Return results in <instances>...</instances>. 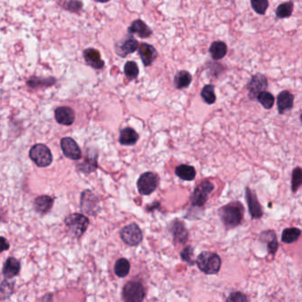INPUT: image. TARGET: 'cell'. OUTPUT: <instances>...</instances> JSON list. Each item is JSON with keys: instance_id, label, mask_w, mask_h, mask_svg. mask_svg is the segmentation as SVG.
<instances>
[{"instance_id": "cell-16", "label": "cell", "mask_w": 302, "mask_h": 302, "mask_svg": "<svg viewBox=\"0 0 302 302\" xmlns=\"http://www.w3.org/2000/svg\"><path fill=\"white\" fill-rule=\"evenodd\" d=\"M246 198L248 201V209L250 212L251 216L253 219H259L262 216V209L260 206V203L258 201L257 197L253 191L247 188L246 189Z\"/></svg>"}, {"instance_id": "cell-31", "label": "cell", "mask_w": 302, "mask_h": 302, "mask_svg": "<svg viewBox=\"0 0 302 302\" xmlns=\"http://www.w3.org/2000/svg\"><path fill=\"white\" fill-rule=\"evenodd\" d=\"M172 232L174 237L179 243H184L186 241L188 234L182 222H177V223L172 225Z\"/></svg>"}, {"instance_id": "cell-41", "label": "cell", "mask_w": 302, "mask_h": 302, "mask_svg": "<svg viewBox=\"0 0 302 302\" xmlns=\"http://www.w3.org/2000/svg\"><path fill=\"white\" fill-rule=\"evenodd\" d=\"M300 121H301L302 122V114L300 115Z\"/></svg>"}, {"instance_id": "cell-14", "label": "cell", "mask_w": 302, "mask_h": 302, "mask_svg": "<svg viewBox=\"0 0 302 302\" xmlns=\"http://www.w3.org/2000/svg\"><path fill=\"white\" fill-rule=\"evenodd\" d=\"M84 59L86 64L97 70H100L105 67V61L101 59L100 51L95 48H87L84 51Z\"/></svg>"}, {"instance_id": "cell-28", "label": "cell", "mask_w": 302, "mask_h": 302, "mask_svg": "<svg viewBox=\"0 0 302 302\" xmlns=\"http://www.w3.org/2000/svg\"><path fill=\"white\" fill-rule=\"evenodd\" d=\"M129 270H130V264L129 260L125 258H121L116 261L115 265V273L116 274V276L119 277H125L126 276H128Z\"/></svg>"}, {"instance_id": "cell-10", "label": "cell", "mask_w": 302, "mask_h": 302, "mask_svg": "<svg viewBox=\"0 0 302 302\" xmlns=\"http://www.w3.org/2000/svg\"><path fill=\"white\" fill-rule=\"evenodd\" d=\"M81 209L90 216H96L97 213L100 210L99 199L94 193L90 191H84L81 197Z\"/></svg>"}, {"instance_id": "cell-34", "label": "cell", "mask_w": 302, "mask_h": 302, "mask_svg": "<svg viewBox=\"0 0 302 302\" xmlns=\"http://www.w3.org/2000/svg\"><path fill=\"white\" fill-rule=\"evenodd\" d=\"M257 100L262 105L264 108L270 109L273 106L275 98L272 94L268 91H261L257 96Z\"/></svg>"}, {"instance_id": "cell-25", "label": "cell", "mask_w": 302, "mask_h": 302, "mask_svg": "<svg viewBox=\"0 0 302 302\" xmlns=\"http://www.w3.org/2000/svg\"><path fill=\"white\" fill-rule=\"evenodd\" d=\"M176 175L182 180L192 181L196 177V171L193 166L180 165L176 168Z\"/></svg>"}, {"instance_id": "cell-36", "label": "cell", "mask_w": 302, "mask_h": 302, "mask_svg": "<svg viewBox=\"0 0 302 302\" xmlns=\"http://www.w3.org/2000/svg\"><path fill=\"white\" fill-rule=\"evenodd\" d=\"M251 5L254 11L259 14H264L269 7L268 0H251Z\"/></svg>"}, {"instance_id": "cell-22", "label": "cell", "mask_w": 302, "mask_h": 302, "mask_svg": "<svg viewBox=\"0 0 302 302\" xmlns=\"http://www.w3.org/2000/svg\"><path fill=\"white\" fill-rule=\"evenodd\" d=\"M138 140V134L131 128H125L120 132L119 141L122 145H135Z\"/></svg>"}, {"instance_id": "cell-6", "label": "cell", "mask_w": 302, "mask_h": 302, "mask_svg": "<svg viewBox=\"0 0 302 302\" xmlns=\"http://www.w3.org/2000/svg\"><path fill=\"white\" fill-rule=\"evenodd\" d=\"M145 292L141 283L130 281L122 290V296L126 301L139 302L145 299Z\"/></svg>"}, {"instance_id": "cell-11", "label": "cell", "mask_w": 302, "mask_h": 302, "mask_svg": "<svg viewBox=\"0 0 302 302\" xmlns=\"http://www.w3.org/2000/svg\"><path fill=\"white\" fill-rule=\"evenodd\" d=\"M267 78L263 74H256L252 77L249 83H248V90L249 92V97L251 100L257 99V96L261 91L267 89Z\"/></svg>"}, {"instance_id": "cell-33", "label": "cell", "mask_w": 302, "mask_h": 302, "mask_svg": "<svg viewBox=\"0 0 302 302\" xmlns=\"http://www.w3.org/2000/svg\"><path fill=\"white\" fill-rule=\"evenodd\" d=\"M293 11V2H287L280 5L276 8V14L277 18L285 19L292 15Z\"/></svg>"}, {"instance_id": "cell-27", "label": "cell", "mask_w": 302, "mask_h": 302, "mask_svg": "<svg viewBox=\"0 0 302 302\" xmlns=\"http://www.w3.org/2000/svg\"><path fill=\"white\" fill-rule=\"evenodd\" d=\"M59 6L72 13H79L83 10L84 4L80 0H59Z\"/></svg>"}, {"instance_id": "cell-15", "label": "cell", "mask_w": 302, "mask_h": 302, "mask_svg": "<svg viewBox=\"0 0 302 302\" xmlns=\"http://www.w3.org/2000/svg\"><path fill=\"white\" fill-rule=\"evenodd\" d=\"M55 120L62 125L69 126L74 123L76 114L74 110L68 106H60L55 109Z\"/></svg>"}, {"instance_id": "cell-23", "label": "cell", "mask_w": 302, "mask_h": 302, "mask_svg": "<svg viewBox=\"0 0 302 302\" xmlns=\"http://www.w3.org/2000/svg\"><path fill=\"white\" fill-rule=\"evenodd\" d=\"M227 45L222 41H216L212 43V45L209 48V52L212 56V58L216 61L222 60L224 58L225 55L227 54Z\"/></svg>"}, {"instance_id": "cell-17", "label": "cell", "mask_w": 302, "mask_h": 302, "mask_svg": "<svg viewBox=\"0 0 302 302\" xmlns=\"http://www.w3.org/2000/svg\"><path fill=\"white\" fill-rule=\"evenodd\" d=\"M128 33L138 35L140 39H148L153 35V31L142 20H136L128 29Z\"/></svg>"}, {"instance_id": "cell-30", "label": "cell", "mask_w": 302, "mask_h": 302, "mask_svg": "<svg viewBox=\"0 0 302 302\" xmlns=\"http://www.w3.org/2000/svg\"><path fill=\"white\" fill-rule=\"evenodd\" d=\"M124 74L129 81L137 79L139 74V68L135 61H128L124 65Z\"/></svg>"}, {"instance_id": "cell-5", "label": "cell", "mask_w": 302, "mask_h": 302, "mask_svg": "<svg viewBox=\"0 0 302 302\" xmlns=\"http://www.w3.org/2000/svg\"><path fill=\"white\" fill-rule=\"evenodd\" d=\"M215 189V185L209 181H204L199 183L193 192L191 200L192 204L195 206H202L205 205L209 199L210 193Z\"/></svg>"}, {"instance_id": "cell-7", "label": "cell", "mask_w": 302, "mask_h": 302, "mask_svg": "<svg viewBox=\"0 0 302 302\" xmlns=\"http://www.w3.org/2000/svg\"><path fill=\"white\" fill-rule=\"evenodd\" d=\"M139 45L140 44L138 40L129 33V35H126L124 39L116 43L115 45V51L116 54L121 58H126L128 55L138 51Z\"/></svg>"}, {"instance_id": "cell-18", "label": "cell", "mask_w": 302, "mask_h": 302, "mask_svg": "<svg viewBox=\"0 0 302 302\" xmlns=\"http://www.w3.org/2000/svg\"><path fill=\"white\" fill-rule=\"evenodd\" d=\"M294 97L288 90H284L277 96V108L281 115L288 112L293 108Z\"/></svg>"}, {"instance_id": "cell-13", "label": "cell", "mask_w": 302, "mask_h": 302, "mask_svg": "<svg viewBox=\"0 0 302 302\" xmlns=\"http://www.w3.org/2000/svg\"><path fill=\"white\" fill-rule=\"evenodd\" d=\"M138 52L145 67L151 66L158 58L157 50L153 45L146 44V43L140 44L139 47H138Z\"/></svg>"}, {"instance_id": "cell-19", "label": "cell", "mask_w": 302, "mask_h": 302, "mask_svg": "<svg viewBox=\"0 0 302 302\" xmlns=\"http://www.w3.org/2000/svg\"><path fill=\"white\" fill-rule=\"evenodd\" d=\"M57 83V79L53 77L50 78H40L32 76L27 80L26 84L31 89H39V88H48L52 87Z\"/></svg>"}, {"instance_id": "cell-37", "label": "cell", "mask_w": 302, "mask_h": 302, "mask_svg": "<svg viewBox=\"0 0 302 302\" xmlns=\"http://www.w3.org/2000/svg\"><path fill=\"white\" fill-rule=\"evenodd\" d=\"M193 249L192 247H187V248H184V249L182 251V253H181V257H182V259H183V260L187 261V262L191 264V265L194 264L193 260Z\"/></svg>"}, {"instance_id": "cell-2", "label": "cell", "mask_w": 302, "mask_h": 302, "mask_svg": "<svg viewBox=\"0 0 302 302\" xmlns=\"http://www.w3.org/2000/svg\"><path fill=\"white\" fill-rule=\"evenodd\" d=\"M196 263L199 270L207 275H215L219 272L222 260L218 254L210 252H203L197 258Z\"/></svg>"}, {"instance_id": "cell-8", "label": "cell", "mask_w": 302, "mask_h": 302, "mask_svg": "<svg viewBox=\"0 0 302 302\" xmlns=\"http://www.w3.org/2000/svg\"><path fill=\"white\" fill-rule=\"evenodd\" d=\"M159 177L153 172H146L142 175L138 180V192L142 195H150L158 186Z\"/></svg>"}, {"instance_id": "cell-12", "label": "cell", "mask_w": 302, "mask_h": 302, "mask_svg": "<svg viewBox=\"0 0 302 302\" xmlns=\"http://www.w3.org/2000/svg\"><path fill=\"white\" fill-rule=\"evenodd\" d=\"M61 149L66 157L74 161H78L82 157V152L77 142L73 138H64L61 139Z\"/></svg>"}, {"instance_id": "cell-38", "label": "cell", "mask_w": 302, "mask_h": 302, "mask_svg": "<svg viewBox=\"0 0 302 302\" xmlns=\"http://www.w3.org/2000/svg\"><path fill=\"white\" fill-rule=\"evenodd\" d=\"M228 301H248L247 297L240 293H232L231 295L229 296Z\"/></svg>"}, {"instance_id": "cell-29", "label": "cell", "mask_w": 302, "mask_h": 302, "mask_svg": "<svg viewBox=\"0 0 302 302\" xmlns=\"http://www.w3.org/2000/svg\"><path fill=\"white\" fill-rule=\"evenodd\" d=\"M300 234H301V232L299 229H286L282 234V241L286 244H291V243L297 241Z\"/></svg>"}, {"instance_id": "cell-32", "label": "cell", "mask_w": 302, "mask_h": 302, "mask_svg": "<svg viewBox=\"0 0 302 302\" xmlns=\"http://www.w3.org/2000/svg\"><path fill=\"white\" fill-rule=\"evenodd\" d=\"M201 98L203 100L209 105L215 103L216 100V94H215V87L212 84H207L204 86L201 90Z\"/></svg>"}, {"instance_id": "cell-21", "label": "cell", "mask_w": 302, "mask_h": 302, "mask_svg": "<svg viewBox=\"0 0 302 302\" xmlns=\"http://www.w3.org/2000/svg\"><path fill=\"white\" fill-rule=\"evenodd\" d=\"M21 265L15 258L10 257L4 264L3 274L6 278H13L19 274Z\"/></svg>"}, {"instance_id": "cell-3", "label": "cell", "mask_w": 302, "mask_h": 302, "mask_svg": "<svg viewBox=\"0 0 302 302\" xmlns=\"http://www.w3.org/2000/svg\"><path fill=\"white\" fill-rule=\"evenodd\" d=\"M65 224L68 227L71 234L76 238H80L86 232L89 225V219L82 214H71L65 219Z\"/></svg>"}, {"instance_id": "cell-4", "label": "cell", "mask_w": 302, "mask_h": 302, "mask_svg": "<svg viewBox=\"0 0 302 302\" xmlns=\"http://www.w3.org/2000/svg\"><path fill=\"white\" fill-rule=\"evenodd\" d=\"M29 157L39 167H45L52 163V155L46 145L37 144L29 151Z\"/></svg>"}, {"instance_id": "cell-39", "label": "cell", "mask_w": 302, "mask_h": 302, "mask_svg": "<svg viewBox=\"0 0 302 302\" xmlns=\"http://www.w3.org/2000/svg\"><path fill=\"white\" fill-rule=\"evenodd\" d=\"M1 241H2V244H3V247H2V249H1V251L7 250V249L9 248V244L7 243V240L5 239V238H1Z\"/></svg>"}, {"instance_id": "cell-40", "label": "cell", "mask_w": 302, "mask_h": 302, "mask_svg": "<svg viewBox=\"0 0 302 302\" xmlns=\"http://www.w3.org/2000/svg\"><path fill=\"white\" fill-rule=\"evenodd\" d=\"M96 2H99V3H106V2H108L110 0H95Z\"/></svg>"}, {"instance_id": "cell-24", "label": "cell", "mask_w": 302, "mask_h": 302, "mask_svg": "<svg viewBox=\"0 0 302 302\" xmlns=\"http://www.w3.org/2000/svg\"><path fill=\"white\" fill-rule=\"evenodd\" d=\"M52 205H53V199L46 195L37 197L35 200V209L40 214L49 212L52 209Z\"/></svg>"}, {"instance_id": "cell-26", "label": "cell", "mask_w": 302, "mask_h": 302, "mask_svg": "<svg viewBox=\"0 0 302 302\" xmlns=\"http://www.w3.org/2000/svg\"><path fill=\"white\" fill-rule=\"evenodd\" d=\"M260 240L267 243L268 251L270 252V254H275L277 248H278V243H277V239H276V233L272 232V231H269V232H264L260 234Z\"/></svg>"}, {"instance_id": "cell-1", "label": "cell", "mask_w": 302, "mask_h": 302, "mask_svg": "<svg viewBox=\"0 0 302 302\" xmlns=\"http://www.w3.org/2000/svg\"><path fill=\"white\" fill-rule=\"evenodd\" d=\"M244 209L239 202L230 203L220 209V217L227 229H233L240 224Z\"/></svg>"}, {"instance_id": "cell-35", "label": "cell", "mask_w": 302, "mask_h": 302, "mask_svg": "<svg viewBox=\"0 0 302 302\" xmlns=\"http://www.w3.org/2000/svg\"><path fill=\"white\" fill-rule=\"evenodd\" d=\"M302 185V169L300 167H296L293 171L292 177V189L293 193L297 192L299 187Z\"/></svg>"}, {"instance_id": "cell-9", "label": "cell", "mask_w": 302, "mask_h": 302, "mask_svg": "<svg viewBox=\"0 0 302 302\" xmlns=\"http://www.w3.org/2000/svg\"><path fill=\"white\" fill-rule=\"evenodd\" d=\"M120 236L122 241L131 247L138 246L143 239L142 231L136 223H131L122 228L120 232Z\"/></svg>"}, {"instance_id": "cell-20", "label": "cell", "mask_w": 302, "mask_h": 302, "mask_svg": "<svg viewBox=\"0 0 302 302\" xmlns=\"http://www.w3.org/2000/svg\"><path fill=\"white\" fill-rule=\"evenodd\" d=\"M192 81H193V77L188 71H178L174 78V86L177 90L185 89L190 86Z\"/></svg>"}]
</instances>
